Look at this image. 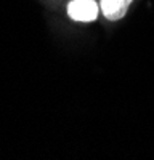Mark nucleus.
Instances as JSON below:
<instances>
[{
	"label": "nucleus",
	"mask_w": 154,
	"mask_h": 160,
	"mask_svg": "<svg viewBox=\"0 0 154 160\" xmlns=\"http://www.w3.org/2000/svg\"><path fill=\"white\" fill-rule=\"evenodd\" d=\"M132 3L133 0H100V8L106 19L119 21L128 13Z\"/></svg>",
	"instance_id": "obj_2"
},
{
	"label": "nucleus",
	"mask_w": 154,
	"mask_h": 160,
	"mask_svg": "<svg viewBox=\"0 0 154 160\" xmlns=\"http://www.w3.org/2000/svg\"><path fill=\"white\" fill-rule=\"evenodd\" d=\"M100 10L95 0H71L68 3V16L77 22H92L98 18Z\"/></svg>",
	"instance_id": "obj_1"
}]
</instances>
